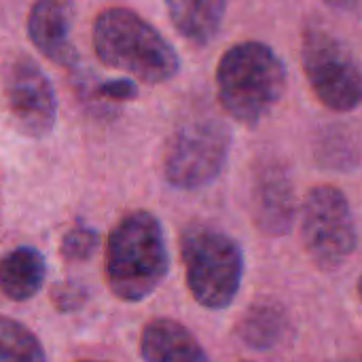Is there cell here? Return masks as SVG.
Listing matches in <instances>:
<instances>
[{"mask_svg": "<svg viewBox=\"0 0 362 362\" xmlns=\"http://www.w3.org/2000/svg\"><path fill=\"white\" fill-rule=\"evenodd\" d=\"M170 252L157 216L136 210L119 221L106 246V282L112 295L127 303L151 297L165 280Z\"/></svg>", "mask_w": 362, "mask_h": 362, "instance_id": "1", "label": "cell"}, {"mask_svg": "<svg viewBox=\"0 0 362 362\" xmlns=\"http://www.w3.org/2000/svg\"><path fill=\"white\" fill-rule=\"evenodd\" d=\"M216 89L221 106L240 123L257 125L286 91V68L272 47L246 40L233 45L218 62Z\"/></svg>", "mask_w": 362, "mask_h": 362, "instance_id": "2", "label": "cell"}, {"mask_svg": "<svg viewBox=\"0 0 362 362\" xmlns=\"http://www.w3.org/2000/svg\"><path fill=\"white\" fill-rule=\"evenodd\" d=\"M93 45L98 57L144 83L170 81L180 59L174 47L138 13L129 8H106L93 25Z\"/></svg>", "mask_w": 362, "mask_h": 362, "instance_id": "3", "label": "cell"}, {"mask_svg": "<svg viewBox=\"0 0 362 362\" xmlns=\"http://www.w3.org/2000/svg\"><path fill=\"white\" fill-rule=\"evenodd\" d=\"M182 263L193 299L208 310L233 303L242 276L244 255L240 244L208 225H191L182 233Z\"/></svg>", "mask_w": 362, "mask_h": 362, "instance_id": "4", "label": "cell"}, {"mask_svg": "<svg viewBox=\"0 0 362 362\" xmlns=\"http://www.w3.org/2000/svg\"><path fill=\"white\" fill-rule=\"evenodd\" d=\"M303 246L325 272L339 269L358 246V231L348 197L329 185L312 189L301 210Z\"/></svg>", "mask_w": 362, "mask_h": 362, "instance_id": "5", "label": "cell"}, {"mask_svg": "<svg viewBox=\"0 0 362 362\" xmlns=\"http://www.w3.org/2000/svg\"><path fill=\"white\" fill-rule=\"evenodd\" d=\"M303 68L325 106L350 112L361 104V70L350 47L335 34L312 28L303 36Z\"/></svg>", "mask_w": 362, "mask_h": 362, "instance_id": "6", "label": "cell"}, {"mask_svg": "<svg viewBox=\"0 0 362 362\" xmlns=\"http://www.w3.org/2000/svg\"><path fill=\"white\" fill-rule=\"evenodd\" d=\"M229 132L218 121H193L180 127L165 151L163 174L176 189H202L212 182L229 155Z\"/></svg>", "mask_w": 362, "mask_h": 362, "instance_id": "7", "label": "cell"}, {"mask_svg": "<svg viewBox=\"0 0 362 362\" xmlns=\"http://www.w3.org/2000/svg\"><path fill=\"white\" fill-rule=\"evenodd\" d=\"M8 106L19 125L36 136H47L57 117V102L47 74L30 57H19L8 72L6 81Z\"/></svg>", "mask_w": 362, "mask_h": 362, "instance_id": "8", "label": "cell"}, {"mask_svg": "<svg viewBox=\"0 0 362 362\" xmlns=\"http://www.w3.org/2000/svg\"><path fill=\"white\" fill-rule=\"evenodd\" d=\"M252 216L259 231L284 235L295 221V189L280 163H263L252 182Z\"/></svg>", "mask_w": 362, "mask_h": 362, "instance_id": "9", "label": "cell"}, {"mask_svg": "<svg viewBox=\"0 0 362 362\" xmlns=\"http://www.w3.org/2000/svg\"><path fill=\"white\" fill-rule=\"evenodd\" d=\"M72 25V0H36L28 17L30 40L55 64H72L74 59V45L70 40Z\"/></svg>", "mask_w": 362, "mask_h": 362, "instance_id": "10", "label": "cell"}, {"mask_svg": "<svg viewBox=\"0 0 362 362\" xmlns=\"http://www.w3.org/2000/svg\"><path fill=\"white\" fill-rule=\"evenodd\" d=\"M140 356L144 362H210L191 331L170 318H157L144 327Z\"/></svg>", "mask_w": 362, "mask_h": 362, "instance_id": "11", "label": "cell"}, {"mask_svg": "<svg viewBox=\"0 0 362 362\" xmlns=\"http://www.w3.org/2000/svg\"><path fill=\"white\" fill-rule=\"evenodd\" d=\"M45 257L32 246H19L0 259V291L11 301H30L42 286Z\"/></svg>", "mask_w": 362, "mask_h": 362, "instance_id": "12", "label": "cell"}, {"mask_svg": "<svg viewBox=\"0 0 362 362\" xmlns=\"http://www.w3.org/2000/svg\"><path fill=\"white\" fill-rule=\"evenodd\" d=\"M174 28L191 42L206 45L221 28L227 0H165Z\"/></svg>", "mask_w": 362, "mask_h": 362, "instance_id": "13", "label": "cell"}, {"mask_svg": "<svg viewBox=\"0 0 362 362\" xmlns=\"http://www.w3.org/2000/svg\"><path fill=\"white\" fill-rule=\"evenodd\" d=\"M284 314L276 305L259 303L248 310V314L238 325L240 339L252 350L274 348L284 333Z\"/></svg>", "mask_w": 362, "mask_h": 362, "instance_id": "14", "label": "cell"}, {"mask_svg": "<svg viewBox=\"0 0 362 362\" xmlns=\"http://www.w3.org/2000/svg\"><path fill=\"white\" fill-rule=\"evenodd\" d=\"M0 362H47V354L28 327L0 316Z\"/></svg>", "mask_w": 362, "mask_h": 362, "instance_id": "15", "label": "cell"}, {"mask_svg": "<svg viewBox=\"0 0 362 362\" xmlns=\"http://www.w3.org/2000/svg\"><path fill=\"white\" fill-rule=\"evenodd\" d=\"M100 244V235L89 227H74L62 240V255L68 261H87Z\"/></svg>", "mask_w": 362, "mask_h": 362, "instance_id": "16", "label": "cell"}, {"mask_svg": "<svg viewBox=\"0 0 362 362\" xmlns=\"http://www.w3.org/2000/svg\"><path fill=\"white\" fill-rule=\"evenodd\" d=\"M85 301H87V291L83 284L74 280L59 282L51 288V303L59 312H76L78 308L85 305Z\"/></svg>", "mask_w": 362, "mask_h": 362, "instance_id": "17", "label": "cell"}, {"mask_svg": "<svg viewBox=\"0 0 362 362\" xmlns=\"http://www.w3.org/2000/svg\"><path fill=\"white\" fill-rule=\"evenodd\" d=\"M98 95L108 98V100H117V102H127V100H134L138 95V85L134 81H127V78H115V81L102 83L98 87Z\"/></svg>", "mask_w": 362, "mask_h": 362, "instance_id": "18", "label": "cell"}, {"mask_svg": "<svg viewBox=\"0 0 362 362\" xmlns=\"http://www.w3.org/2000/svg\"><path fill=\"white\" fill-rule=\"evenodd\" d=\"M327 2L337 4L341 8H356V4H358V0H327Z\"/></svg>", "mask_w": 362, "mask_h": 362, "instance_id": "19", "label": "cell"}, {"mask_svg": "<svg viewBox=\"0 0 362 362\" xmlns=\"http://www.w3.org/2000/svg\"><path fill=\"white\" fill-rule=\"evenodd\" d=\"M339 362H354V361H339Z\"/></svg>", "mask_w": 362, "mask_h": 362, "instance_id": "20", "label": "cell"}, {"mask_svg": "<svg viewBox=\"0 0 362 362\" xmlns=\"http://www.w3.org/2000/svg\"><path fill=\"white\" fill-rule=\"evenodd\" d=\"M85 362H89V361H85Z\"/></svg>", "mask_w": 362, "mask_h": 362, "instance_id": "21", "label": "cell"}]
</instances>
